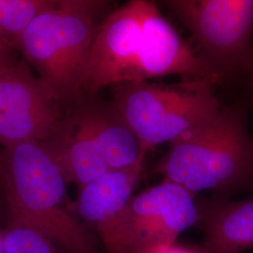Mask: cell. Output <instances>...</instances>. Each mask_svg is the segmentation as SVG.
I'll list each match as a JSON object with an SVG mask.
<instances>
[{
    "instance_id": "obj_1",
    "label": "cell",
    "mask_w": 253,
    "mask_h": 253,
    "mask_svg": "<svg viewBox=\"0 0 253 253\" xmlns=\"http://www.w3.org/2000/svg\"><path fill=\"white\" fill-rule=\"evenodd\" d=\"M0 178L9 221L35 228L68 253H100L95 235L68 199L63 170L40 142L3 147Z\"/></svg>"
},
{
    "instance_id": "obj_2",
    "label": "cell",
    "mask_w": 253,
    "mask_h": 253,
    "mask_svg": "<svg viewBox=\"0 0 253 253\" xmlns=\"http://www.w3.org/2000/svg\"><path fill=\"white\" fill-rule=\"evenodd\" d=\"M250 101L222 106L212 118L170 143L154 172L194 193L226 196L253 187Z\"/></svg>"
},
{
    "instance_id": "obj_3",
    "label": "cell",
    "mask_w": 253,
    "mask_h": 253,
    "mask_svg": "<svg viewBox=\"0 0 253 253\" xmlns=\"http://www.w3.org/2000/svg\"><path fill=\"white\" fill-rule=\"evenodd\" d=\"M173 50L170 22L155 2L127 1L98 27L83 79L84 99L121 83L166 76Z\"/></svg>"
},
{
    "instance_id": "obj_4",
    "label": "cell",
    "mask_w": 253,
    "mask_h": 253,
    "mask_svg": "<svg viewBox=\"0 0 253 253\" xmlns=\"http://www.w3.org/2000/svg\"><path fill=\"white\" fill-rule=\"evenodd\" d=\"M110 6L104 0H56L20 39L17 50L69 110L85 100L84 74Z\"/></svg>"
},
{
    "instance_id": "obj_5",
    "label": "cell",
    "mask_w": 253,
    "mask_h": 253,
    "mask_svg": "<svg viewBox=\"0 0 253 253\" xmlns=\"http://www.w3.org/2000/svg\"><path fill=\"white\" fill-rule=\"evenodd\" d=\"M217 81L186 79L176 84L129 82L112 87L110 102L140 139L147 152L172 143L213 118L223 106Z\"/></svg>"
},
{
    "instance_id": "obj_6",
    "label": "cell",
    "mask_w": 253,
    "mask_h": 253,
    "mask_svg": "<svg viewBox=\"0 0 253 253\" xmlns=\"http://www.w3.org/2000/svg\"><path fill=\"white\" fill-rule=\"evenodd\" d=\"M189 31L197 54L221 82L253 73V0L161 2Z\"/></svg>"
},
{
    "instance_id": "obj_7",
    "label": "cell",
    "mask_w": 253,
    "mask_h": 253,
    "mask_svg": "<svg viewBox=\"0 0 253 253\" xmlns=\"http://www.w3.org/2000/svg\"><path fill=\"white\" fill-rule=\"evenodd\" d=\"M195 197L167 180L133 195L126 211L128 253H153L173 246L184 231L199 222Z\"/></svg>"
},
{
    "instance_id": "obj_8",
    "label": "cell",
    "mask_w": 253,
    "mask_h": 253,
    "mask_svg": "<svg viewBox=\"0 0 253 253\" xmlns=\"http://www.w3.org/2000/svg\"><path fill=\"white\" fill-rule=\"evenodd\" d=\"M143 170L144 164L112 171L79 189L75 213L98 235L105 253H128L126 211Z\"/></svg>"
},
{
    "instance_id": "obj_9",
    "label": "cell",
    "mask_w": 253,
    "mask_h": 253,
    "mask_svg": "<svg viewBox=\"0 0 253 253\" xmlns=\"http://www.w3.org/2000/svg\"><path fill=\"white\" fill-rule=\"evenodd\" d=\"M59 164L67 180L78 189L111 172L90 130L70 109L52 134L41 143Z\"/></svg>"
},
{
    "instance_id": "obj_10",
    "label": "cell",
    "mask_w": 253,
    "mask_h": 253,
    "mask_svg": "<svg viewBox=\"0 0 253 253\" xmlns=\"http://www.w3.org/2000/svg\"><path fill=\"white\" fill-rule=\"evenodd\" d=\"M74 109L90 130L111 172L144 164L147 152L110 101L87 98Z\"/></svg>"
},
{
    "instance_id": "obj_11",
    "label": "cell",
    "mask_w": 253,
    "mask_h": 253,
    "mask_svg": "<svg viewBox=\"0 0 253 253\" xmlns=\"http://www.w3.org/2000/svg\"><path fill=\"white\" fill-rule=\"evenodd\" d=\"M200 208L203 253H242L253 249V198L224 197Z\"/></svg>"
},
{
    "instance_id": "obj_12",
    "label": "cell",
    "mask_w": 253,
    "mask_h": 253,
    "mask_svg": "<svg viewBox=\"0 0 253 253\" xmlns=\"http://www.w3.org/2000/svg\"><path fill=\"white\" fill-rule=\"evenodd\" d=\"M68 110L55 92L29 71L27 64L17 61L0 73V114L23 117Z\"/></svg>"
},
{
    "instance_id": "obj_13",
    "label": "cell",
    "mask_w": 253,
    "mask_h": 253,
    "mask_svg": "<svg viewBox=\"0 0 253 253\" xmlns=\"http://www.w3.org/2000/svg\"><path fill=\"white\" fill-rule=\"evenodd\" d=\"M56 0H0V41L17 50L21 37Z\"/></svg>"
},
{
    "instance_id": "obj_14",
    "label": "cell",
    "mask_w": 253,
    "mask_h": 253,
    "mask_svg": "<svg viewBox=\"0 0 253 253\" xmlns=\"http://www.w3.org/2000/svg\"><path fill=\"white\" fill-rule=\"evenodd\" d=\"M3 234L7 253H68L32 227L9 221Z\"/></svg>"
},
{
    "instance_id": "obj_15",
    "label": "cell",
    "mask_w": 253,
    "mask_h": 253,
    "mask_svg": "<svg viewBox=\"0 0 253 253\" xmlns=\"http://www.w3.org/2000/svg\"><path fill=\"white\" fill-rule=\"evenodd\" d=\"M12 51L0 41V73L18 61L14 58Z\"/></svg>"
},
{
    "instance_id": "obj_16",
    "label": "cell",
    "mask_w": 253,
    "mask_h": 253,
    "mask_svg": "<svg viewBox=\"0 0 253 253\" xmlns=\"http://www.w3.org/2000/svg\"><path fill=\"white\" fill-rule=\"evenodd\" d=\"M153 253H197L190 251V250H187L184 248H180V247H176V246H171L168 248H164L162 250H159L157 252Z\"/></svg>"
},
{
    "instance_id": "obj_17",
    "label": "cell",
    "mask_w": 253,
    "mask_h": 253,
    "mask_svg": "<svg viewBox=\"0 0 253 253\" xmlns=\"http://www.w3.org/2000/svg\"><path fill=\"white\" fill-rule=\"evenodd\" d=\"M0 253H7L6 245H5V239H4V234L3 229L0 227Z\"/></svg>"
},
{
    "instance_id": "obj_18",
    "label": "cell",
    "mask_w": 253,
    "mask_h": 253,
    "mask_svg": "<svg viewBox=\"0 0 253 253\" xmlns=\"http://www.w3.org/2000/svg\"><path fill=\"white\" fill-rule=\"evenodd\" d=\"M246 82H247V84L253 89V73L249 77V79Z\"/></svg>"
}]
</instances>
